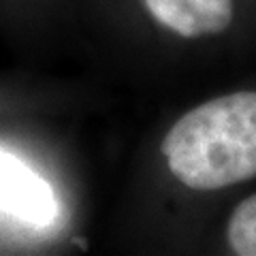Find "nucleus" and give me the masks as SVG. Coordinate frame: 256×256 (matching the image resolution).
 <instances>
[{
	"label": "nucleus",
	"mask_w": 256,
	"mask_h": 256,
	"mask_svg": "<svg viewBox=\"0 0 256 256\" xmlns=\"http://www.w3.org/2000/svg\"><path fill=\"white\" fill-rule=\"evenodd\" d=\"M169 169L192 190L256 178V92H235L188 111L162 141Z\"/></svg>",
	"instance_id": "obj_1"
},
{
	"label": "nucleus",
	"mask_w": 256,
	"mask_h": 256,
	"mask_svg": "<svg viewBox=\"0 0 256 256\" xmlns=\"http://www.w3.org/2000/svg\"><path fill=\"white\" fill-rule=\"evenodd\" d=\"M0 214L38 228L52 226L60 214L50 182L4 150H0Z\"/></svg>",
	"instance_id": "obj_2"
},
{
	"label": "nucleus",
	"mask_w": 256,
	"mask_h": 256,
	"mask_svg": "<svg viewBox=\"0 0 256 256\" xmlns=\"http://www.w3.org/2000/svg\"><path fill=\"white\" fill-rule=\"evenodd\" d=\"M164 28L194 38L222 32L233 20V0H146Z\"/></svg>",
	"instance_id": "obj_3"
},
{
	"label": "nucleus",
	"mask_w": 256,
	"mask_h": 256,
	"mask_svg": "<svg viewBox=\"0 0 256 256\" xmlns=\"http://www.w3.org/2000/svg\"><path fill=\"white\" fill-rule=\"evenodd\" d=\"M228 244L235 254L256 256V194L237 205L228 222Z\"/></svg>",
	"instance_id": "obj_4"
}]
</instances>
